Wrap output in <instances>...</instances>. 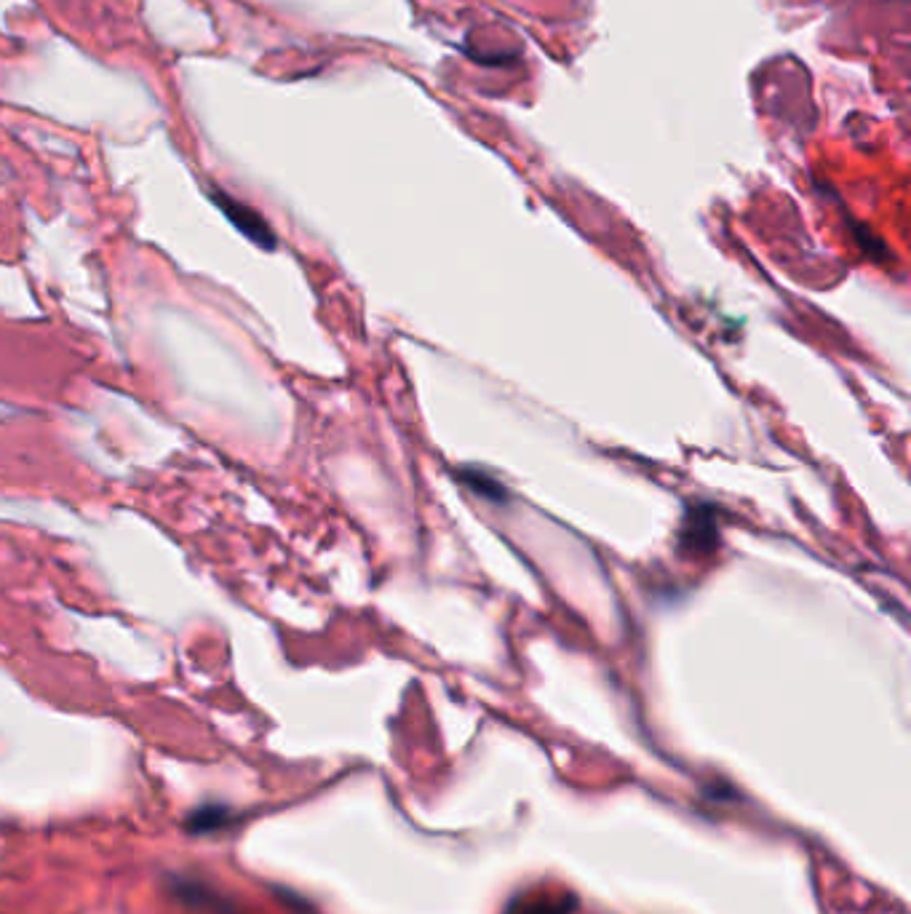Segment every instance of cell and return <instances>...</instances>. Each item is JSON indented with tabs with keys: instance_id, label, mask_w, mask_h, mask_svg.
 <instances>
[{
	"instance_id": "3",
	"label": "cell",
	"mask_w": 911,
	"mask_h": 914,
	"mask_svg": "<svg viewBox=\"0 0 911 914\" xmlns=\"http://www.w3.org/2000/svg\"><path fill=\"white\" fill-rule=\"evenodd\" d=\"M171 893L190 909L209 914H236V906L225 901L214 888H209L201 880H188V877H171Z\"/></svg>"
},
{
	"instance_id": "4",
	"label": "cell",
	"mask_w": 911,
	"mask_h": 914,
	"mask_svg": "<svg viewBox=\"0 0 911 914\" xmlns=\"http://www.w3.org/2000/svg\"><path fill=\"white\" fill-rule=\"evenodd\" d=\"M460 482H463L471 492L481 495V498L492 500V503H505V498H508V492H505L503 484H497L492 476L479 471V468H463V471H460Z\"/></svg>"
},
{
	"instance_id": "5",
	"label": "cell",
	"mask_w": 911,
	"mask_h": 914,
	"mask_svg": "<svg viewBox=\"0 0 911 914\" xmlns=\"http://www.w3.org/2000/svg\"><path fill=\"white\" fill-rule=\"evenodd\" d=\"M228 824H233V816H230L228 808H198L193 810L188 821H185L188 832L193 834L217 832V829H222V826Z\"/></svg>"
},
{
	"instance_id": "2",
	"label": "cell",
	"mask_w": 911,
	"mask_h": 914,
	"mask_svg": "<svg viewBox=\"0 0 911 914\" xmlns=\"http://www.w3.org/2000/svg\"><path fill=\"white\" fill-rule=\"evenodd\" d=\"M212 198H214V204L220 206L222 212H225V217H228V220L233 222V225H236L244 236L252 238L254 244L265 246V249H273V246H276V236H273V230L268 228V222L262 220L260 214L254 212V209H249V206L241 204V201H236V198H230L228 193L220 188H214Z\"/></svg>"
},
{
	"instance_id": "6",
	"label": "cell",
	"mask_w": 911,
	"mask_h": 914,
	"mask_svg": "<svg viewBox=\"0 0 911 914\" xmlns=\"http://www.w3.org/2000/svg\"><path fill=\"white\" fill-rule=\"evenodd\" d=\"M521 914H567V904H562V901H548V904L524 906V912Z\"/></svg>"
},
{
	"instance_id": "1",
	"label": "cell",
	"mask_w": 911,
	"mask_h": 914,
	"mask_svg": "<svg viewBox=\"0 0 911 914\" xmlns=\"http://www.w3.org/2000/svg\"><path fill=\"white\" fill-rule=\"evenodd\" d=\"M719 543L716 508L708 503H695L684 516L682 530L676 538V548L687 556H708Z\"/></svg>"
}]
</instances>
